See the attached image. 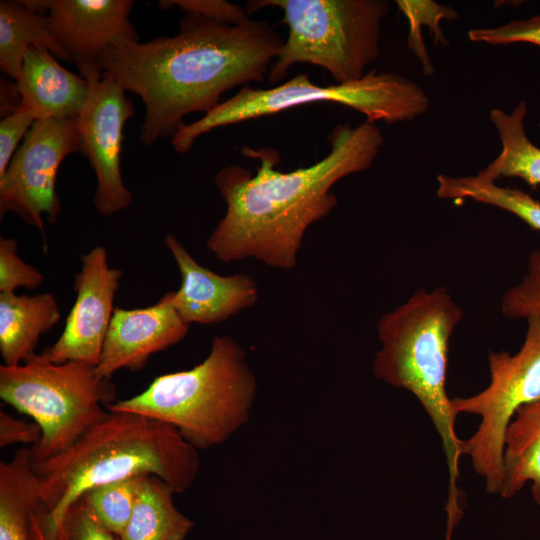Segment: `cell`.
<instances>
[{"label":"cell","instance_id":"obj_1","mask_svg":"<svg viewBox=\"0 0 540 540\" xmlns=\"http://www.w3.org/2000/svg\"><path fill=\"white\" fill-rule=\"evenodd\" d=\"M330 151L314 164L289 172L276 169L272 148L243 147L257 159L255 174L239 165L217 172L214 182L226 204L207 247L223 263L254 258L267 266L294 269L304 235L338 203L331 188L342 178L371 167L384 142L381 129L368 121L336 125Z\"/></svg>","mask_w":540,"mask_h":540},{"label":"cell","instance_id":"obj_2","mask_svg":"<svg viewBox=\"0 0 540 540\" xmlns=\"http://www.w3.org/2000/svg\"><path fill=\"white\" fill-rule=\"evenodd\" d=\"M284 39L266 20L228 25L185 14L172 36L123 41L100 59L103 74L145 105L139 140L173 137L186 115L207 112L225 92L267 76Z\"/></svg>","mask_w":540,"mask_h":540},{"label":"cell","instance_id":"obj_3","mask_svg":"<svg viewBox=\"0 0 540 540\" xmlns=\"http://www.w3.org/2000/svg\"><path fill=\"white\" fill-rule=\"evenodd\" d=\"M33 469L48 511L46 532L56 540L66 511L89 489L154 475L182 493L197 477L199 457L173 426L138 413L109 411L72 447L33 462Z\"/></svg>","mask_w":540,"mask_h":540},{"label":"cell","instance_id":"obj_4","mask_svg":"<svg viewBox=\"0 0 540 540\" xmlns=\"http://www.w3.org/2000/svg\"><path fill=\"white\" fill-rule=\"evenodd\" d=\"M463 313L445 287L415 291L379 318L380 349L372 364L378 379L419 401L440 437L448 468L445 510L449 526L458 525L463 515L458 488L463 440L457 435L458 415L446 389L450 339Z\"/></svg>","mask_w":540,"mask_h":540},{"label":"cell","instance_id":"obj_5","mask_svg":"<svg viewBox=\"0 0 540 540\" xmlns=\"http://www.w3.org/2000/svg\"><path fill=\"white\" fill-rule=\"evenodd\" d=\"M256 391L245 351L225 334L213 338L201 363L162 374L143 392L116 400L107 410L167 423L194 448L203 450L224 443L248 421Z\"/></svg>","mask_w":540,"mask_h":540},{"label":"cell","instance_id":"obj_6","mask_svg":"<svg viewBox=\"0 0 540 540\" xmlns=\"http://www.w3.org/2000/svg\"><path fill=\"white\" fill-rule=\"evenodd\" d=\"M318 102L337 103L360 112L368 122L387 124L415 119L430 106L419 84L395 73L370 71L358 80L324 86L312 82L306 74H297L268 89L241 87L203 117L180 127L171 144L184 154L200 136L214 129Z\"/></svg>","mask_w":540,"mask_h":540},{"label":"cell","instance_id":"obj_7","mask_svg":"<svg viewBox=\"0 0 540 540\" xmlns=\"http://www.w3.org/2000/svg\"><path fill=\"white\" fill-rule=\"evenodd\" d=\"M274 7L283 12L288 36L269 68L267 79L278 83L294 64L325 69L336 83L361 79L380 55L381 24L386 0H252L248 14Z\"/></svg>","mask_w":540,"mask_h":540},{"label":"cell","instance_id":"obj_8","mask_svg":"<svg viewBox=\"0 0 540 540\" xmlns=\"http://www.w3.org/2000/svg\"><path fill=\"white\" fill-rule=\"evenodd\" d=\"M116 392L94 366L54 363L43 353L30 355L19 365L0 366L1 399L33 418L42 430L40 441L30 448L33 462L63 453L103 421Z\"/></svg>","mask_w":540,"mask_h":540},{"label":"cell","instance_id":"obj_9","mask_svg":"<svg viewBox=\"0 0 540 540\" xmlns=\"http://www.w3.org/2000/svg\"><path fill=\"white\" fill-rule=\"evenodd\" d=\"M526 321L517 352L489 353V384L471 396L452 398L457 415L479 417L474 433L463 440V456L469 457L491 495H499L501 490L504 438L510 422L520 407L540 398V317Z\"/></svg>","mask_w":540,"mask_h":540},{"label":"cell","instance_id":"obj_10","mask_svg":"<svg viewBox=\"0 0 540 540\" xmlns=\"http://www.w3.org/2000/svg\"><path fill=\"white\" fill-rule=\"evenodd\" d=\"M81 152L76 119L37 120L0 176V215L20 217L41 231L44 218L54 224L61 204L56 193L58 169L70 154Z\"/></svg>","mask_w":540,"mask_h":540},{"label":"cell","instance_id":"obj_11","mask_svg":"<svg viewBox=\"0 0 540 540\" xmlns=\"http://www.w3.org/2000/svg\"><path fill=\"white\" fill-rule=\"evenodd\" d=\"M88 83V97L76 125L81 153L97 179L95 209L102 216H110L123 211L133 201L121 173V151L125 124L135 111L127 91L112 76L103 74Z\"/></svg>","mask_w":540,"mask_h":540},{"label":"cell","instance_id":"obj_12","mask_svg":"<svg viewBox=\"0 0 540 540\" xmlns=\"http://www.w3.org/2000/svg\"><path fill=\"white\" fill-rule=\"evenodd\" d=\"M123 272L111 267L105 247L81 256L75 275V302L57 341L42 353L54 363L76 361L96 367L114 312V299Z\"/></svg>","mask_w":540,"mask_h":540},{"label":"cell","instance_id":"obj_13","mask_svg":"<svg viewBox=\"0 0 540 540\" xmlns=\"http://www.w3.org/2000/svg\"><path fill=\"white\" fill-rule=\"evenodd\" d=\"M51 30L80 75L100 79L102 55L123 41H139L129 19L131 0H43Z\"/></svg>","mask_w":540,"mask_h":540},{"label":"cell","instance_id":"obj_14","mask_svg":"<svg viewBox=\"0 0 540 540\" xmlns=\"http://www.w3.org/2000/svg\"><path fill=\"white\" fill-rule=\"evenodd\" d=\"M189 325L176 312L171 292L145 308L115 307L99 363L101 378L121 370H142L150 357L182 341Z\"/></svg>","mask_w":540,"mask_h":540},{"label":"cell","instance_id":"obj_15","mask_svg":"<svg viewBox=\"0 0 540 540\" xmlns=\"http://www.w3.org/2000/svg\"><path fill=\"white\" fill-rule=\"evenodd\" d=\"M163 241L181 275L171 301L183 322L220 323L256 303L258 286L251 276L219 275L200 265L174 235L167 234Z\"/></svg>","mask_w":540,"mask_h":540},{"label":"cell","instance_id":"obj_16","mask_svg":"<svg viewBox=\"0 0 540 540\" xmlns=\"http://www.w3.org/2000/svg\"><path fill=\"white\" fill-rule=\"evenodd\" d=\"M22 105L40 119H76L89 93V83L60 65L44 47L31 46L24 54L17 81Z\"/></svg>","mask_w":540,"mask_h":540},{"label":"cell","instance_id":"obj_17","mask_svg":"<svg viewBox=\"0 0 540 540\" xmlns=\"http://www.w3.org/2000/svg\"><path fill=\"white\" fill-rule=\"evenodd\" d=\"M60 318L59 305L51 293H0V354L4 365H19L34 354L40 336Z\"/></svg>","mask_w":540,"mask_h":540},{"label":"cell","instance_id":"obj_18","mask_svg":"<svg viewBox=\"0 0 540 540\" xmlns=\"http://www.w3.org/2000/svg\"><path fill=\"white\" fill-rule=\"evenodd\" d=\"M527 483L540 507V398L520 407L506 430L499 495L512 498Z\"/></svg>","mask_w":540,"mask_h":540},{"label":"cell","instance_id":"obj_19","mask_svg":"<svg viewBox=\"0 0 540 540\" xmlns=\"http://www.w3.org/2000/svg\"><path fill=\"white\" fill-rule=\"evenodd\" d=\"M31 46L47 48L56 59L72 63L54 36L47 15L28 7L23 0L0 1V68L18 81L24 54Z\"/></svg>","mask_w":540,"mask_h":540},{"label":"cell","instance_id":"obj_20","mask_svg":"<svg viewBox=\"0 0 540 540\" xmlns=\"http://www.w3.org/2000/svg\"><path fill=\"white\" fill-rule=\"evenodd\" d=\"M42 501L31 450L0 463V540H34L33 516Z\"/></svg>","mask_w":540,"mask_h":540},{"label":"cell","instance_id":"obj_21","mask_svg":"<svg viewBox=\"0 0 540 540\" xmlns=\"http://www.w3.org/2000/svg\"><path fill=\"white\" fill-rule=\"evenodd\" d=\"M526 114L524 101H520L511 113L499 108L490 111V120L498 133L501 151L475 175L479 180L496 183L501 177H516L533 188L540 186V147L527 136L524 125Z\"/></svg>","mask_w":540,"mask_h":540},{"label":"cell","instance_id":"obj_22","mask_svg":"<svg viewBox=\"0 0 540 540\" xmlns=\"http://www.w3.org/2000/svg\"><path fill=\"white\" fill-rule=\"evenodd\" d=\"M174 494L161 478L144 476L120 540H185L194 523L177 509Z\"/></svg>","mask_w":540,"mask_h":540},{"label":"cell","instance_id":"obj_23","mask_svg":"<svg viewBox=\"0 0 540 540\" xmlns=\"http://www.w3.org/2000/svg\"><path fill=\"white\" fill-rule=\"evenodd\" d=\"M436 193L441 199H470L497 207L515 215L533 230L540 231V200L522 190L481 181L476 176L440 174Z\"/></svg>","mask_w":540,"mask_h":540},{"label":"cell","instance_id":"obj_24","mask_svg":"<svg viewBox=\"0 0 540 540\" xmlns=\"http://www.w3.org/2000/svg\"><path fill=\"white\" fill-rule=\"evenodd\" d=\"M143 476H135L93 487L82 499L95 518L120 537L131 517Z\"/></svg>","mask_w":540,"mask_h":540},{"label":"cell","instance_id":"obj_25","mask_svg":"<svg viewBox=\"0 0 540 540\" xmlns=\"http://www.w3.org/2000/svg\"><path fill=\"white\" fill-rule=\"evenodd\" d=\"M500 310L511 320L540 317V248L529 254L522 279L503 293Z\"/></svg>","mask_w":540,"mask_h":540},{"label":"cell","instance_id":"obj_26","mask_svg":"<svg viewBox=\"0 0 540 540\" xmlns=\"http://www.w3.org/2000/svg\"><path fill=\"white\" fill-rule=\"evenodd\" d=\"M17 250L16 239L0 237V293H15L17 288L35 289L44 280L43 274L26 263Z\"/></svg>","mask_w":540,"mask_h":540},{"label":"cell","instance_id":"obj_27","mask_svg":"<svg viewBox=\"0 0 540 540\" xmlns=\"http://www.w3.org/2000/svg\"><path fill=\"white\" fill-rule=\"evenodd\" d=\"M396 5L409 23V31L428 27L437 46H447L448 40L441 29L443 19L455 20L457 12L450 6L432 0H397Z\"/></svg>","mask_w":540,"mask_h":540},{"label":"cell","instance_id":"obj_28","mask_svg":"<svg viewBox=\"0 0 540 540\" xmlns=\"http://www.w3.org/2000/svg\"><path fill=\"white\" fill-rule=\"evenodd\" d=\"M472 42L489 45L527 43L540 47V14L523 20H511L496 27L473 28L467 33Z\"/></svg>","mask_w":540,"mask_h":540},{"label":"cell","instance_id":"obj_29","mask_svg":"<svg viewBox=\"0 0 540 540\" xmlns=\"http://www.w3.org/2000/svg\"><path fill=\"white\" fill-rule=\"evenodd\" d=\"M56 540H120L95 518L82 499L71 505L59 525Z\"/></svg>","mask_w":540,"mask_h":540},{"label":"cell","instance_id":"obj_30","mask_svg":"<svg viewBox=\"0 0 540 540\" xmlns=\"http://www.w3.org/2000/svg\"><path fill=\"white\" fill-rule=\"evenodd\" d=\"M158 6L162 9L178 7L185 14L228 25H242L251 20L245 7L223 0H162Z\"/></svg>","mask_w":540,"mask_h":540},{"label":"cell","instance_id":"obj_31","mask_svg":"<svg viewBox=\"0 0 540 540\" xmlns=\"http://www.w3.org/2000/svg\"><path fill=\"white\" fill-rule=\"evenodd\" d=\"M37 118L32 110L25 106L0 121V176L10 164L11 159L20 147ZM21 145V144H20Z\"/></svg>","mask_w":540,"mask_h":540},{"label":"cell","instance_id":"obj_32","mask_svg":"<svg viewBox=\"0 0 540 540\" xmlns=\"http://www.w3.org/2000/svg\"><path fill=\"white\" fill-rule=\"evenodd\" d=\"M42 436V430L36 422L20 420L0 410V447L6 448L14 444L36 445Z\"/></svg>","mask_w":540,"mask_h":540},{"label":"cell","instance_id":"obj_33","mask_svg":"<svg viewBox=\"0 0 540 540\" xmlns=\"http://www.w3.org/2000/svg\"><path fill=\"white\" fill-rule=\"evenodd\" d=\"M22 96L16 81L6 75L1 77L0 82V115L4 118L20 109Z\"/></svg>","mask_w":540,"mask_h":540}]
</instances>
